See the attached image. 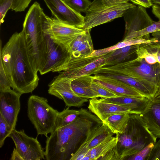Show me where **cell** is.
<instances>
[{
    "label": "cell",
    "instance_id": "6da1fadb",
    "mask_svg": "<svg viewBox=\"0 0 160 160\" xmlns=\"http://www.w3.org/2000/svg\"><path fill=\"white\" fill-rule=\"evenodd\" d=\"M0 61L14 90L21 94L32 92L38 85L39 78L31 62L25 37L22 30L16 32L2 48Z\"/></svg>",
    "mask_w": 160,
    "mask_h": 160
},
{
    "label": "cell",
    "instance_id": "7a4b0ae2",
    "mask_svg": "<svg viewBox=\"0 0 160 160\" xmlns=\"http://www.w3.org/2000/svg\"><path fill=\"white\" fill-rule=\"evenodd\" d=\"M43 9L35 2L29 9L23 24L22 31L32 63L39 72L45 58L46 42L43 29Z\"/></svg>",
    "mask_w": 160,
    "mask_h": 160
},
{
    "label": "cell",
    "instance_id": "3957f363",
    "mask_svg": "<svg viewBox=\"0 0 160 160\" xmlns=\"http://www.w3.org/2000/svg\"><path fill=\"white\" fill-rule=\"evenodd\" d=\"M117 135L118 141L115 148L121 160H125L157 139L148 129L139 114H130L127 127L123 133Z\"/></svg>",
    "mask_w": 160,
    "mask_h": 160
},
{
    "label": "cell",
    "instance_id": "277c9868",
    "mask_svg": "<svg viewBox=\"0 0 160 160\" xmlns=\"http://www.w3.org/2000/svg\"><path fill=\"white\" fill-rule=\"evenodd\" d=\"M58 112L49 105L47 99L32 95L28 101V117L36 129L38 135L47 136L55 129Z\"/></svg>",
    "mask_w": 160,
    "mask_h": 160
},
{
    "label": "cell",
    "instance_id": "5b68a950",
    "mask_svg": "<svg viewBox=\"0 0 160 160\" xmlns=\"http://www.w3.org/2000/svg\"><path fill=\"white\" fill-rule=\"evenodd\" d=\"M148 85L158 87L160 78V65H151L144 59L136 58L120 64L108 67Z\"/></svg>",
    "mask_w": 160,
    "mask_h": 160
},
{
    "label": "cell",
    "instance_id": "8992f818",
    "mask_svg": "<svg viewBox=\"0 0 160 160\" xmlns=\"http://www.w3.org/2000/svg\"><path fill=\"white\" fill-rule=\"evenodd\" d=\"M103 56L70 59L65 65L54 70L53 72H58L59 78L73 79L79 77L94 74L101 68L105 66Z\"/></svg>",
    "mask_w": 160,
    "mask_h": 160
},
{
    "label": "cell",
    "instance_id": "52a82bcc",
    "mask_svg": "<svg viewBox=\"0 0 160 160\" xmlns=\"http://www.w3.org/2000/svg\"><path fill=\"white\" fill-rule=\"evenodd\" d=\"M43 29L44 34L68 51L75 39L85 31L54 18L50 17L45 13L43 16Z\"/></svg>",
    "mask_w": 160,
    "mask_h": 160
},
{
    "label": "cell",
    "instance_id": "ba28073f",
    "mask_svg": "<svg viewBox=\"0 0 160 160\" xmlns=\"http://www.w3.org/2000/svg\"><path fill=\"white\" fill-rule=\"evenodd\" d=\"M136 6L135 4L128 2L88 9L86 12L82 29L90 30L95 27L123 16L127 10Z\"/></svg>",
    "mask_w": 160,
    "mask_h": 160
},
{
    "label": "cell",
    "instance_id": "9c48e42d",
    "mask_svg": "<svg viewBox=\"0 0 160 160\" xmlns=\"http://www.w3.org/2000/svg\"><path fill=\"white\" fill-rule=\"evenodd\" d=\"M16 149L24 160L45 159V152L37 140L27 135L23 129H13L9 135Z\"/></svg>",
    "mask_w": 160,
    "mask_h": 160
},
{
    "label": "cell",
    "instance_id": "30bf717a",
    "mask_svg": "<svg viewBox=\"0 0 160 160\" xmlns=\"http://www.w3.org/2000/svg\"><path fill=\"white\" fill-rule=\"evenodd\" d=\"M44 35L46 42L45 58L39 71L42 75L62 66L70 59V53L67 49L54 42L48 35Z\"/></svg>",
    "mask_w": 160,
    "mask_h": 160
},
{
    "label": "cell",
    "instance_id": "8fae6325",
    "mask_svg": "<svg viewBox=\"0 0 160 160\" xmlns=\"http://www.w3.org/2000/svg\"><path fill=\"white\" fill-rule=\"evenodd\" d=\"M72 79L55 77L49 84L48 93L62 100L69 107H79L88 101V99L78 96L72 90L71 85Z\"/></svg>",
    "mask_w": 160,
    "mask_h": 160
},
{
    "label": "cell",
    "instance_id": "7c38bea8",
    "mask_svg": "<svg viewBox=\"0 0 160 160\" xmlns=\"http://www.w3.org/2000/svg\"><path fill=\"white\" fill-rule=\"evenodd\" d=\"M22 95L11 88L0 90V114L12 131L15 129L20 109V98Z\"/></svg>",
    "mask_w": 160,
    "mask_h": 160
},
{
    "label": "cell",
    "instance_id": "4fadbf2b",
    "mask_svg": "<svg viewBox=\"0 0 160 160\" xmlns=\"http://www.w3.org/2000/svg\"><path fill=\"white\" fill-rule=\"evenodd\" d=\"M54 18L70 25L82 28L84 16L68 6L63 0H43Z\"/></svg>",
    "mask_w": 160,
    "mask_h": 160
},
{
    "label": "cell",
    "instance_id": "5bb4252c",
    "mask_svg": "<svg viewBox=\"0 0 160 160\" xmlns=\"http://www.w3.org/2000/svg\"><path fill=\"white\" fill-rule=\"evenodd\" d=\"M96 75L97 76L109 78L122 82L134 88L148 98H153L158 89L157 87L140 81L108 67H103L99 69L97 71Z\"/></svg>",
    "mask_w": 160,
    "mask_h": 160
},
{
    "label": "cell",
    "instance_id": "9a60e30c",
    "mask_svg": "<svg viewBox=\"0 0 160 160\" xmlns=\"http://www.w3.org/2000/svg\"><path fill=\"white\" fill-rule=\"evenodd\" d=\"M123 16L125 22L124 36L144 28L154 22L147 13L145 8L140 6L129 9Z\"/></svg>",
    "mask_w": 160,
    "mask_h": 160
},
{
    "label": "cell",
    "instance_id": "2e32d148",
    "mask_svg": "<svg viewBox=\"0 0 160 160\" xmlns=\"http://www.w3.org/2000/svg\"><path fill=\"white\" fill-rule=\"evenodd\" d=\"M139 115L154 137L160 138V96L150 98L145 110Z\"/></svg>",
    "mask_w": 160,
    "mask_h": 160
},
{
    "label": "cell",
    "instance_id": "e0dca14e",
    "mask_svg": "<svg viewBox=\"0 0 160 160\" xmlns=\"http://www.w3.org/2000/svg\"><path fill=\"white\" fill-rule=\"evenodd\" d=\"M93 80L118 97L146 98L134 88L118 80L102 76H93Z\"/></svg>",
    "mask_w": 160,
    "mask_h": 160
},
{
    "label": "cell",
    "instance_id": "ac0fdd59",
    "mask_svg": "<svg viewBox=\"0 0 160 160\" xmlns=\"http://www.w3.org/2000/svg\"><path fill=\"white\" fill-rule=\"evenodd\" d=\"M88 108L102 122L108 117L116 113L129 112L131 110L122 106L100 101L97 98L89 100Z\"/></svg>",
    "mask_w": 160,
    "mask_h": 160
},
{
    "label": "cell",
    "instance_id": "d6986e66",
    "mask_svg": "<svg viewBox=\"0 0 160 160\" xmlns=\"http://www.w3.org/2000/svg\"><path fill=\"white\" fill-rule=\"evenodd\" d=\"M90 30H85L72 43L68 51L70 59L85 58L92 52L94 49Z\"/></svg>",
    "mask_w": 160,
    "mask_h": 160
},
{
    "label": "cell",
    "instance_id": "ffe728a7",
    "mask_svg": "<svg viewBox=\"0 0 160 160\" xmlns=\"http://www.w3.org/2000/svg\"><path fill=\"white\" fill-rule=\"evenodd\" d=\"M150 98H140L130 97H117L101 98L102 102L111 103L126 107L131 110L130 114H140L146 108Z\"/></svg>",
    "mask_w": 160,
    "mask_h": 160
},
{
    "label": "cell",
    "instance_id": "44dd1931",
    "mask_svg": "<svg viewBox=\"0 0 160 160\" xmlns=\"http://www.w3.org/2000/svg\"><path fill=\"white\" fill-rule=\"evenodd\" d=\"M93 76L89 75L83 76L72 79L71 82L72 88L78 97L89 98L99 97L91 87Z\"/></svg>",
    "mask_w": 160,
    "mask_h": 160
},
{
    "label": "cell",
    "instance_id": "7402d4cb",
    "mask_svg": "<svg viewBox=\"0 0 160 160\" xmlns=\"http://www.w3.org/2000/svg\"><path fill=\"white\" fill-rule=\"evenodd\" d=\"M140 45L128 46L114 50L103 55L106 65L112 66L127 61L134 53L136 52Z\"/></svg>",
    "mask_w": 160,
    "mask_h": 160
},
{
    "label": "cell",
    "instance_id": "603a6c76",
    "mask_svg": "<svg viewBox=\"0 0 160 160\" xmlns=\"http://www.w3.org/2000/svg\"><path fill=\"white\" fill-rule=\"evenodd\" d=\"M130 118L129 112H122L112 115L102 122L114 134L123 133L128 125Z\"/></svg>",
    "mask_w": 160,
    "mask_h": 160
},
{
    "label": "cell",
    "instance_id": "cb8c5ba5",
    "mask_svg": "<svg viewBox=\"0 0 160 160\" xmlns=\"http://www.w3.org/2000/svg\"><path fill=\"white\" fill-rule=\"evenodd\" d=\"M118 141V138L117 135L114 137L112 136L109 137L89 150L86 156H90V160H99L115 147Z\"/></svg>",
    "mask_w": 160,
    "mask_h": 160
},
{
    "label": "cell",
    "instance_id": "d4e9b609",
    "mask_svg": "<svg viewBox=\"0 0 160 160\" xmlns=\"http://www.w3.org/2000/svg\"><path fill=\"white\" fill-rule=\"evenodd\" d=\"M114 134L104 124L93 128L88 134L86 139L88 142L89 150L94 148L107 138L113 136Z\"/></svg>",
    "mask_w": 160,
    "mask_h": 160
},
{
    "label": "cell",
    "instance_id": "484cf974",
    "mask_svg": "<svg viewBox=\"0 0 160 160\" xmlns=\"http://www.w3.org/2000/svg\"><path fill=\"white\" fill-rule=\"evenodd\" d=\"M147 42V40L142 38H136L126 41L122 40L114 45L106 48L94 50L90 54L86 57L102 56L116 49L128 46L146 44Z\"/></svg>",
    "mask_w": 160,
    "mask_h": 160
},
{
    "label": "cell",
    "instance_id": "4316f807",
    "mask_svg": "<svg viewBox=\"0 0 160 160\" xmlns=\"http://www.w3.org/2000/svg\"><path fill=\"white\" fill-rule=\"evenodd\" d=\"M80 110L70 109L69 107L58 113L55 122V129L68 125L73 122L80 113Z\"/></svg>",
    "mask_w": 160,
    "mask_h": 160
},
{
    "label": "cell",
    "instance_id": "83f0119b",
    "mask_svg": "<svg viewBox=\"0 0 160 160\" xmlns=\"http://www.w3.org/2000/svg\"><path fill=\"white\" fill-rule=\"evenodd\" d=\"M160 31V20L157 22H153L151 25L142 29L134 32L128 35L124 36L122 41L129 40L136 38H139Z\"/></svg>",
    "mask_w": 160,
    "mask_h": 160
},
{
    "label": "cell",
    "instance_id": "f1b7e54d",
    "mask_svg": "<svg viewBox=\"0 0 160 160\" xmlns=\"http://www.w3.org/2000/svg\"><path fill=\"white\" fill-rule=\"evenodd\" d=\"M140 46L138 48L135 52L137 55V58L144 59L147 63L151 65L158 62L156 57L153 52H150L145 47Z\"/></svg>",
    "mask_w": 160,
    "mask_h": 160
},
{
    "label": "cell",
    "instance_id": "f546056e",
    "mask_svg": "<svg viewBox=\"0 0 160 160\" xmlns=\"http://www.w3.org/2000/svg\"><path fill=\"white\" fill-rule=\"evenodd\" d=\"M71 8L78 12H86L91 2L89 0H63Z\"/></svg>",
    "mask_w": 160,
    "mask_h": 160
},
{
    "label": "cell",
    "instance_id": "4dcf8cb0",
    "mask_svg": "<svg viewBox=\"0 0 160 160\" xmlns=\"http://www.w3.org/2000/svg\"><path fill=\"white\" fill-rule=\"evenodd\" d=\"M91 87L92 89L98 94L99 97L108 98L118 97L111 91L93 80L92 82Z\"/></svg>",
    "mask_w": 160,
    "mask_h": 160
},
{
    "label": "cell",
    "instance_id": "1f68e13d",
    "mask_svg": "<svg viewBox=\"0 0 160 160\" xmlns=\"http://www.w3.org/2000/svg\"><path fill=\"white\" fill-rule=\"evenodd\" d=\"M154 144L153 142L150 143L142 149L136 153L128 157L125 160H147Z\"/></svg>",
    "mask_w": 160,
    "mask_h": 160
},
{
    "label": "cell",
    "instance_id": "d6a6232c",
    "mask_svg": "<svg viewBox=\"0 0 160 160\" xmlns=\"http://www.w3.org/2000/svg\"><path fill=\"white\" fill-rule=\"evenodd\" d=\"M9 125L0 114V148L3 146L6 138L12 132Z\"/></svg>",
    "mask_w": 160,
    "mask_h": 160
},
{
    "label": "cell",
    "instance_id": "836d02e7",
    "mask_svg": "<svg viewBox=\"0 0 160 160\" xmlns=\"http://www.w3.org/2000/svg\"><path fill=\"white\" fill-rule=\"evenodd\" d=\"M128 1V0H93L88 9L126 3Z\"/></svg>",
    "mask_w": 160,
    "mask_h": 160
},
{
    "label": "cell",
    "instance_id": "e575fe53",
    "mask_svg": "<svg viewBox=\"0 0 160 160\" xmlns=\"http://www.w3.org/2000/svg\"><path fill=\"white\" fill-rule=\"evenodd\" d=\"M88 142L86 139L70 158V160H83L89 151Z\"/></svg>",
    "mask_w": 160,
    "mask_h": 160
},
{
    "label": "cell",
    "instance_id": "d590c367",
    "mask_svg": "<svg viewBox=\"0 0 160 160\" xmlns=\"http://www.w3.org/2000/svg\"><path fill=\"white\" fill-rule=\"evenodd\" d=\"M13 0H0V25L4 22V18L8 11L11 8Z\"/></svg>",
    "mask_w": 160,
    "mask_h": 160
},
{
    "label": "cell",
    "instance_id": "8d00e7d4",
    "mask_svg": "<svg viewBox=\"0 0 160 160\" xmlns=\"http://www.w3.org/2000/svg\"><path fill=\"white\" fill-rule=\"evenodd\" d=\"M9 81L5 72L2 63L0 61V90L11 89Z\"/></svg>",
    "mask_w": 160,
    "mask_h": 160
},
{
    "label": "cell",
    "instance_id": "74e56055",
    "mask_svg": "<svg viewBox=\"0 0 160 160\" xmlns=\"http://www.w3.org/2000/svg\"><path fill=\"white\" fill-rule=\"evenodd\" d=\"M32 0H13L11 9L16 12L25 11Z\"/></svg>",
    "mask_w": 160,
    "mask_h": 160
},
{
    "label": "cell",
    "instance_id": "f35d334b",
    "mask_svg": "<svg viewBox=\"0 0 160 160\" xmlns=\"http://www.w3.org/2000/svg\"><path fill=\"white\" fill-rule=\"evenodd\" d=\"M147 160H160V139L154 144Z\"/></svg>",
    "mask_w": 160,
    "mask_h": 160
},
{
    "label": "cell",
    "instance_id": "ab89813d",
    "mask_svg": "<svg viewBox=\"0 0 160 160\" xmlns=\"http://www.w3.org/2000/svg\"><path fill=\"white\" fill-rule=\"evenodd\" d=\"M101 160H121L120 155L114 147L104 156L100 158Z\"/></svg>",
    "mask_w": 160,
    "mask_h": 160
},
{
    "label": "cell",
    "instance_id": "60d3db41",
    "mask_svg": "<svg viewBox=\"0 0 160 160\" xmlns=\"http://www.w3.org/2000/svg\"><path fill=\"white\" fill-rule=\"evenodd\" d=\"M134 4L142 6L145 8H149L152 6V3L151 0H128Z\"/></svg>",
    "mask_w": 160,
    "mask_h": 160
},
{
    "label": "cell",
    "instance_id": "b9f144b4",
    "mask_svg": "<svg viewBox=\"0 0 160 160\" xmlns=\"http://www.w3.org/2000/svg\"><path fill=\"white\" fill-rule=\"evenodd\" d=\"M153 14L159 20H160V4H154L152 8Z\"/></svg>",
    "mask_w": 160,
    "mask_h": 160
},
{
    "label": "cell",
    "instance_id": "7bdbcfd3",
    "mask_svg": "<svg viewBox=\"0 0 160 160\" xmlns=\"http://www.w3.org/2000/svg\"><path fill=\"white\" fill-rule=\"evenodd\" d=\"M11 160H24L23 158L17 151L16 148H14L11 154Z\"/></svg>",
    "mask_w": 160,
    "mask_h": 160
},
{
    "label": "cell",
    "instance_id": "ee69618b",
    "mask_svg": "<svg viewBox=\"0 0 160 160\" xmlns=\"http://www.w3.org/2000/svg\"><path fill=\"white\" fill-rule=\"evenodd\" d=\"M152 48L155 50V51H153L156 57L158 62L160 65V47L158 45H154L151 46Z\"/></svg>",
    "mask_w": 160,
    "mask_h": 160
},
{
    "label": "cell",
    "instance_id": "f6af8a7d",
    "mask_svg": "<svg viewBox=\"0 0 160 160\" xmlns=\"http://www.w3.org/2000/svg\"><path fill=\"white\" fill-rule=\"evenodd\" d=\"M158 90L154 96H160V78L158 83Z\"/></svg>",
    "mask_w": 160,
    "mask_h": 160
},
{
    "label": "cell",
    "instance_id": "bcb514c9",
    "mask_svg": "<svg viewBox=\"0 0 160 160\" xmlns=\"http://www.w3.org/2000/svg\"><path fill=\"white\" fill-rule=\"evenodd\" d=\"M152 3L156 4H160V0H151Z\"/></svg>",
    "mask_w": 160,
    "mask_h": 160
},
{
    "label": "cell",
    "instance_id": "7dc6e473",
    "mask_svg": "<svg viewBox=\"0 0 160 160\" xmlns=\"http://www.w3.org/2000/svg\"><path fill=\"white\" fill-rule=\"evenodd\" d=\"M159 47H160V45H159Z\"/></svg>",
    "mask_w": 160,
    "mask_h": 160
}]
</instances>
